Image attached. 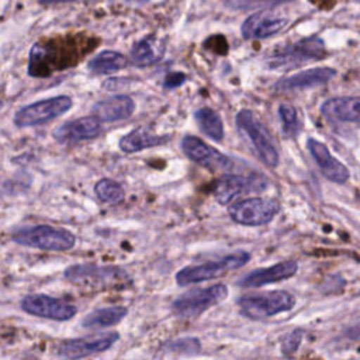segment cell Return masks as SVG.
Returning a JSON list of instances; mask_svg holds the SVG:
<instances>
[{
	"label": "cell",
	"instance_id": "1",
	"mask_svg": "<svg viewBox=\"0 0 360 360\" xmlns=\"http://www.w3.org/2000/svg\"><path fill=\"white\" fill-rule=\"evenodd\" d=\"M236 127L252 150L266 166L276 167L278 165L280 155L273 138L253 111L240 110L236 114Z\"/></svg>",
	"mask_w": 360,
	"mask_h": 360
},
{
	"label": "cell",
	"instance_id": "2",
	"mask_svg": "<svg viewBox=\"0 0 360 360\" xmlns=\"http://www.w3.org/2000/svg\"><path fill=\"white\" fill-rule=\"evenodd\" d=\"M238 307L242 315L259 321L291 311L295 307V297L283 290L256 292L240 297L238 300Z\"/></svg>",
	"mask_w": 360,
	"mask_h": 360
},
{
	"label": "cell",
	"instance_id": "3",
	"mask_svg": "<svg viewBox=\"0 0 360 360\" xmlns=\"http://www.w3.org/2000/svg\"><path fill=\"white\" fill-rule=\"evenodd\" d=\"M11 239L22 246L51 252L69 250L76 243V236L70 231L51 225H35L18 229L13 233Z\"/></svg>",
	"mask_w": 360,
	"mask_h": 360
},
{
	"label": "cell",
	"instance_id": "4",
	"mask_svg": "<svg viewBox=\"0 0 360 360\" xmlns=\"http://www.w3.org/2000/svg\"><path fill=\"white\" fill-rule=\"evenodd\" d=\"M249 260H250V255L248 252L238 250V252H233L231 255L221 257L219 260L183 267L181 270L177 271L176 281L179 285L184 287V285L194 284V283L214 280V278L224 276L225 273H228L231 270L245 266Z\"/></svg>",
	"mask_w": 360,
	"mask_h": 360
},
{
	"label": "cell",
	"instance_id": "5",
	"mask_svg": "<svg viewBox=\"0 0 360 360\" xmlns=\"http://www.w3.org/2000/svg\"><path fill=\"white\" fill-rule=\"evenodd\" d=\"M65 277L75 284L90 288H110L124 285L129 276L120 267L97 264H75L65 270Z\"/></svg>",
	"mask_w": 360,
	"mask_h": 360
},
{
	"label": "cell",
	"instance_id": "6",
	"mask_svg": "<svg viewBox=\"0 0 360 360\" xmlns=\"http://www.w3.org/2000/svg\"><path fill=\"white\" fill-rule=\"evenodd\" d=\"M228 297V287L225 284H214L207 288H197L187 291L177 297L172 309L180 318H197L207 309L219 304Z\"/></svg>",
	"mask_w": 360,
	"mask_h": 360
},
{
	"label": "cell",
	"instance_id": "7",
	"mask_svg": "<svg viewBox=\"0 0 360 360\" xmlns=\"http://www.w3.org/2000/svg\"><path fill=\"white\" fill-rule=\"evenodd\" d=\"M326 55V46L322 38L312 37L304 38L294 44H290L281 49L273 52L269 58V66L271 69H290L302 65L308 60L322 59Z\"/></svg>",
	"mask_w": 360,
	"mask_h": 360
},
{
	"label": "cell",
	"instance_id": "8",
	"mask_svg": "<svg viewBox=\"0 0 360 360\" xmlns=\"http://www.w3.org/2000/svg\"><path fill=\"white\" fill-rule=\"evenodd\" d=\"M72 104L73 101L69 96H56L39 100L18 110L14 115V124L18 128L42 125L68 112Z\"/></svg>",
	"mask_w": 360,
	"mask_h": 360
},
{
	"label": "cell",
	"instance_id": "9",
	"mask_svg": "<svg viewBox=\"0 0 360 360\" xmlns=\"http://www.w3.org/2000/svg\"><path fill=\"white\" fill-rule=\"evenodd\" d=\"M280 211V204L271 198L252 197L229 205L228 214L236 224L260 226L269 224Z\"/></svg>",
	"mask_w": 360,
	"mask_h": 360
},
{
	"label": "cell",
	"instance_id": "10",
	"mask_svg": "<svg viewBox=\"0 0 360 360\" xmlns=\"http://www.w3.org/2000/svg\"><path fill=\"white\" fill-rule=\"evenodd\" d=\"M181 150L190 160L211 172L229 173L233 169V162L231 158L207 145L197 136H184L181 139Z\"/></svg>",
	"mask_w": 360,
	"mask_h": 360
},
{
	"label": "cell",
	"instance_id": "11",
	"mask_svg": "<svg viewBox=\"0 0 360 360\" xmlns=\"http://www.w3.org/2000/svg\"><path fill=\"white\" fill-rule=\"evenodd\" d=\"M120 339L118 332L97 333L91 336L68 339L59 343L56 353L68 360H79L91 354H97L108 350Z\"/></svg>",
	"mask_w": 360,
	"mask_h": 360
},
{
	"label": "cell",
	"instance_id": "12",
	"mask_svg": "<svg viewBox=\"0 0 360 360\" xmlns=\"http://www.w3.org/2000/svg\"><path fill=\"white\" fill-rule=\"evenodd\" d=\"M266 179L259 174L252 176H238V174H225L221 177L214 187V197L219 204H229L238 197L260 193L266 188Z\"/></svg>",
	"mask_w": 360,
	"mask_h": 360
},
{
	"label": "cell",
	"instance_id": "13",
	"mask_svg": "<svg viewBox=\"0 0 360 360\" xmlns=\"http://www.w3.org/2000/svg\"><path fill=\"white\" fill-rule=\"evenodd\" d=\"M21 309L30 315L51 321H68L77 312L75 305L45 294L25 295L21 300Z\"/></svg>",
	"mask_w": 360,
	"mask_h": 360
},
{
	"label": "cell",
	"instance_id": "14",
	"mask_svg": "<svg viewBox=\"0 0 360 360\" xmlns=\"http://www.w3.org/2000/svg\"><path fill=\"white\" fill-rule=\"evenodd\" d=\"M288 24V18L274 10H260L249 15L240 25L245 39H264L276 35Z\"/></svg>",
	"mask_w": 360,
	"mask_h": 360
},
{
	"label": "cell",
	"instance_id": "15",
	"mask_svg": "<svg viewBox=\"0 0 360 360\" xmlns=\"http://www.w3.org/2000/svg\"><path fill=\"white\" fill-rule=\"evenodd\" d=\"M307 148H308L312 159L318 165L319 170L328 180L338 183V184H343L349 180V177H350L349 169L340 160H338L335 156H332L329 149L322 142H319L314 138H309L307 142Z\"/></svg>",
	"mask_w": 360,
	"mask_h": 360
},
{
	"label": "cell",
	"instance_id": "16",
	"mask_svg": "<svg viewBox=\"0 0 360 360\" xmlns=\"http://www.w3.org/2000/svg\"><path fill=\"white\" fill-rule=\"evenodd\" d=\"M298 270V263L295 260H283L273 266L264 269H256L248 274H245L238 284L243 288H255L262 287L271 283H278L292 277Z\"/></svg>",
	"mask_w": 360,
	"mask_h": 360
},
{
	"label": "cell",
	"instance_id": "17",
	"mask_svg": "<svg viewBox=\"0 0 360 360\" xmlns=\"http://www.w3.org/2000/svg\"><path fill=\"white\" fill-rule=\"evenodd\" d=\"M336 76V70L332 68H312L308 70H302L300 73H294L291 76L281 77L274 84L276 91H291V90H304L316 87L328 83L330 79Z\"/></svg>",
	"mask_w": 360,
	"mask_h": 360
},
{
	"label": "cell",
	"instance_id": "18",
	"mask_svg": "<svg viewBox=\"0 0 360 360\" xmlns=\"http://www.w3.org/2000/svg\"><path fill=\"white\" fill-rule=\"evenodd\" d=\"M135 111V103L129 96L118 94L108 97L105 100L97 101L93 108L91 114L94 118L103 122H114L129 118Z\"/></svg>",
	"mask_w": 360,
	"mask_h": 360
},
{
	"label": "cell",
	"instance_id": "19",
	"mask_svg": "<svg viewBox=\"0 0 360 360\" xmlns=\"http://www.w3.org/2000/svg\"><path fill=\"white\" fill-rule=\"evenodd\" d=\"M101 131L103 128L100 125V121L91 115V117H82V118L62 124L53 132V136L59 142L86 141V139H94L100 136Z\"/></svg>",
	"mask_w": 360,
	"mask_h": 360
},
{
	"label": "cell",
	"instance_id": "20",
	"mask_svg": "<svg viewBox=\"0 0 360 360\" xmlns=\"http://www.w3.org/2000/svg\"><path fill=\"white\" fill-rule=\"evenodd\" d=\"M321 112L330 121L360 124V96L328 98L321 105Z\"/></svg>",
	"mask_w": 360,
	"mask_h": 360
},
{
	"label": "cell",
	"instance_id": "21",
	"mask_svg": "<svg viewBox=\"0 0 360 360\" xmlns=\"http://www.w3.org/2000/svg\"><path fill=\"white\" fill-rule=\"evenodd\" d=\"M170 139L169 135H158L143 128H136L120 139V149L125 153H135L148 148L159 146Z\"/></svg>",
	"mask_w": 360,
	"mask_h": 360
},
{
	"label": "cell",
	"instance_id": "22",
	"mask_svg": "<svg viewBox=\"0 0 360 360\" xmlns=\"http://www.w3.org/2000/svg\"><path fill=\"white\" fill-rule=\"evenodd\" d=\"M165 45L155 37H146L135 42L131 48V60L136 66H149L162 59Z\"/></svg>",
	"mask_w": 360,
	"mask_h": 360
},
{
	"label": "cell",
	"instance_id": "23",
	"mask_svg": "<svg viewBox=\"0 0 360 360\" xmlns=\"http://www.w3.org/2000/svg\"><path fill=\"white\" fill-rule=\"evenodd\" d=\"M127 314H128V308H125L122 305L100 308V309H96V311L87 314L82 321V326L87 328V329L114 326L118 322H121L127 316Z\"/></svg>",
	"mask_w": 360,
	"mask_h": 360
},
{
	"label": "cell",
	"instance_id": "24",
	"mask_svg": "<svg viewBox=\"0 0 360 360\" xmlns=\"http://www.w3.org/2000/svg\"><path fill=\"white\" fill-rule=\"evenodd\" d=\"M127 58L117 51H103L90 59L87 68L94 75H110L127 68Z\"/></svg>",
	"mask_w": 360,
	"mask_h": 360
},
{
	"label": "cell",
	"instance_id": "25",
	"mask_svg": "<svg viewBox=\"0 0 360 360\" xmlns=\"http://www.w3.org/2000/svg\"><path fill=\"white\" fill-rule=\"evenodd\" d=\"M194 118L201 132L214 141H221L224 138V124L217 111L208 107L198 108L194 112Z\"/></svg>",
	"mask_w": 360,
	"mask_h": 360
},
{
	"label": "cell",
	"instance_id": "26",
	"mask_svg": "<svg viewBox=\"0 0 360 360\" xmlns=\"http://www.w3.org/2000/svg\"><path fill=\"white\" fill-rule=\"evenodd\" d=\"M94 193L100 201L105 204H118L124 200V188L111 179H101L94 186Z\"/></svg>",
	"mask_w": 360,
	"mask_h": 360
},
{
	"label": "cell",
	"instance_id": "27",
	"mask_svg": "<svg viewBox=\"0 0 360 360\" xmlns=\"http://www.w3.org/2000/svg\"><path fill=\"white\" fill-rule=\"evenodd\" d=\"M278 117L284 129L285 135L294 136L300 131V118L298 112L294 105L291 104H281L278 107Z\"/></svg>",
	"mask_w": 360,
	"mask_h": 360
},
{
	"label": "cell",
	"instance_id": "28",
	"mask_svg": "<svg viewBox=\"0 0 360 360\" xmlns=\"http://www.w3.org/2000/svg\"><path fill=\"white\" fill-rule=\"evenodd\" d=\"M291 0H226V4L236 10H252V8H264L274 7Z\"/></svg>",
	"mask_w": 360,
	"mask_h": 360
},
{
	"label": "cell",
	"instance_id": "29",
	"mask_svg": "<svg viewBox=\"0 0 360 360\" xmlns=\"http://www.w3.org/2000/svg\"><path fill=\"white\" fill-rule=\"evenodd\" d=\"M302 336H304V330L302 329H294L288 336L287 339L283 342L281 345V349H283V353L287 354V356H291L297 352L301 340H302Z\"/></svg>",
	"mask_w": 360,
	"mask_h": 360
},
{
	"label": "cell",
	"instance_id": "30",
	"mask_svg": "<svg viewBox=\"0 0 360 360\" xmlns=\"http://www.w3.org/2000/svg\"><path fill=\"white\" fill-rule=\"evenodd\" d=\"M186 80V75L181 72H170L166 79H165V87L173 89L177 87L180 84H183V82Z\"/></svg>",
	"mask_w": 360,
	"mask_h": 360
},
{
	"label": "cell",
	"instance_id": "31",
	"mask_svg": "<svg viewBox=\"0 0 360 360\" xmlns=\"http://www.w3.org/2000/svg\"><path fill=\"white\" fill-rule=\"evenodd\" d=\"M72 1H77V0H39L41 4H59V3H72Z\"/></svg>",
	"mask_w": 360,
	"mask_h": 360
},
{
	"label": "cell",
	"instance_id": "32",
	"mask_svg": "<svg viewBox=\"0 0 360 360\" xmlns=\"http://www.w3.org/2000/svg\"><path fill=\"white\" fill-rule=\"evenodd\" d=\"M125 1H128V3H134V4H145L146 1H149V0H125Z\"/></svg>",
	"mask_w": 360,
	"mask_h": 360
}]
</instances>
